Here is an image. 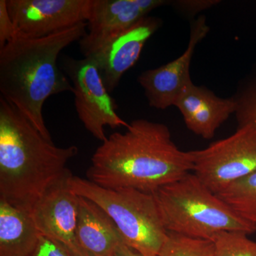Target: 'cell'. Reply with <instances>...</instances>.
<instances>
[{"label":"cell","mask_w":256,"mask_h":256,"mask_svg":"<svg viewBox=\"0 0 256 256\" xmlns=\"http://www.w3.org/2000/svg\"><path fill=\"white\" fill-rule=\"evenodd\" d=\"M191 151L178 149L164 124L133 120L96 150L88 180L101 188H130L148 194L193 172Z\"/></svg>","instance_id":"1"},{"label":"cell","mask_w":256,"mask_h":256,"mask_svg":"<svg viewBox=\"0 0 256 256\" xmlns=\"http://www.w3.org/2000/svg\"><path fill=\"white\" fill-rule=\"evenodd\" d=\"M76 146L48 140L12 104L0 99V198L31 212L34 205L70 170Z\"/></svg>","instance_id":"2"},{"label":"cell","mask_w":256,"mask_h":256,"mask_svg":"<svg viewBox=\"0 0 256 256\" xmlns=\"http://www.w3.org/2000/svg\"><path fill=\"white\" fill-rule=\"evenodd\" d=\"M87 23L42 38L16 34L0 48V92L48 140L43 107L50 96L74 92L73 85L58 68L60 52L86 34Z\"/></svg>","instance_id":"3"},{"label":"cell","mask_w":256,"mask_h":256,"mask_svg":"<svg viewBox=\"0 0 256 256\" xmlns=\"http://www.w3.org/2000/svg\"><path fill=\"white\" fill-rule=\"evenodd\" d=\"M152 194L168 232L212 242L222 232H256L193 172Z\"/></svg>","instance_id":"4"},{"label":"cell","mask_w":256,"mask_h":256,"mask_svg":"<svg viewBox=\"0 0 256 256\" xmlns=\"http://www.w3.org/2000/svg\"><path fill=\"white\" fill-rule=\"evenodd\" d=\"M68 184L76 194L92 200L105 210L126 245L144 256H159L168 232L152 194L130 188H102L73 174Z\"/></svg>","instance_id":"5"},{"label":"cell","mask_w":256,"mask_h":256,"mask_svg":"<svg viewBox=\"0 0 256 256\" xmlns=\"http://www.w3.org/2000/svg\"><path fill=\"white\" fill-rule=\"evenodd\" d=\"M193 173L213 193L256 172V126H238L229 137L191 151Z\"/></svg>","instance_id":"6"},{"label":"cell","mask_w":256,"mask_h":256,"mask_svg":"<svg viewBox=\"0 0 256 256\" xmlns=\"http://www.w3.org/2000/svg\"><path fill=\"white\" fill-rule=\"evenodd\" d=\"M64 68L73 84L75 108L84 127L96 139L104 142L105 127L127 128L116 112L118 106L106 88L95 63L90 58H66Z\"/></svg>","instance_id":"7"},{"label":"cell","mask_w":256,"mask_h":256,"mask_svg":"<svg viewBox=\"0 0 256 256\" xmlns=\"http://www.w3.org/2000/svg\"><path fill=\"white\" fill-rule=\"evenodd\" d=\"M90 0H6L18 34L42 38L86 22Z\"/></svg>","instance_id":"8"},{"label":"cell","mask_w":256,"mask_h":256,"mask_svg":"<svg viewBox=\"0 0 256 256\" xmlns=\"http://www.w3.org/2000/svg\"><path fill=\"white\" fill-rule=\"evenodd\" d=\"M210 32L204 16L192 24L188 48L182 54L170 63L142 72L138 82L144 89L149 105L164 110L175 106L183 92L193 84L190 64L197 45Z\"/></svg>","instance_id":"9"},{"label":"cell","mask_w":256,"mask_h":256,"mask_svg":"<svg viewBox=\"0 0 256 256\" xmlns=\"http://www.w3.org/2000/svg\"><path fill=\"white\" fill-rule=\"evenodd\" d=\"M159 20L146 16L132 28L102 42L85 56L95 63L109 92L139 60L146 42L159 28Z\"/></svg>","instance_id":"10"},{"label":"cell","mask_w":256,"mask_h":256,"mask_svg":"<svg viewBox=\"0 0 256 256\" xmlns=\"http://www.w3.org/2000/svg\"><path fill=\"white\" fill-rule=\"evenodd\" d=\"M164 0H90L86 33L80 40V50L86 56L111 37L126 31L152 10L168 4Z\"/></svg>","instance_id":"11"},{"label":"cell","mask_w":256,"mask_h":256,"mask_svg":"<svg viewBox=\"0 0 256 256\" xmlns=\"http://www.w3.org/2000/svg\"><path fill=\"white\" fill-rule=\"evenodd\" d=\"M69 172L36 202L31 214L43 236L72 247L78 245L76 228L78 213V196L69 188Z\"/></svg>","instance_id":"12"},{"label":"cell","mask_w":256,"mask_h":256,"mask_svg":"<svg viewBox=\"0 0 256 256\" xmlns=\"http://www.w3.org/2000/svg\"><path fill=\"white\" fill-rule=\"evenodd\" d=\"M175 107L191 132L210 140L230 114H235L237 102L234 98L218 97L206 88L192 84L180 96Z\"/></svg>","instance_id":"13"},{"label":"cell","mask_w":256,"mask_h":256,"mask_svg":"<svg viewBox=\"0 0 256 256\" xmlns=\"http://www.w3.org/2000/svg\"><path fill=\"white\" fill-rule=\"evenodd\" d=\"M76 239L79 246L94 256H114L117 248L124 242L105 210L95 202L80 196Z\"/></svg>","instance_id":"14"},{"label":"cell","mask_w":256,"mask_h":256,"mask_svg":"<svg viewBox=\"0 0 256 256\" xmlns=\"http://www.w3.org/2000/svg\"><path fill=\"white\" fill-rule=\"evenodd\" d=\"M42 236L30 212L0 198V256H30Z\"/></svg>","instance_id":"15"},{"label":"cell","mask_w":256,"mask_h":256,"mask_svg":"<svg viewBox=\"0 0 256 256\" xmlns=\"http://www.w3.org/2000/svg\"><path fill=\"white\" fill-rule=\"evenodd\" d=\"M235 213L256 228V172L217 194Z\"/></svg>","instance_id":"16"},{"label":"cell","mask_w":256,"mask_h":256,"mask_svg":"<svg viewBox=\"0 0 256 256\" xmlns=\"http://www.w3.org/2000/svg\"><path fill=\"white\" fill-rule=\"evenodd\" d=\"M159 256H215L214 242L168 232Z\"/></svg>","instance_id":"17"},{"label":"cell","mask_w":256,"mask_h":256,"mask_svg":"<svg viewBox=\"0 0 256 256\" xmlns=\"http://www.w3.org/2000/svg\"><path fill=\"white\" fill-rule=\"evenodd\" d=\"M248 234L239 232H222L213 240L215 256H256V242Z\"/></svg>","instance_id":"18"},{"label":"cell","mask_w":256,"mask_h":256,"mask_svg":"<svg viewBox=\"0 0 256 256\" xmlns=\"http://www.w3.org/2000/svg\"><path fill=\"white\" fill-rule=\"evenodd\" d=\"M236 100L237 108L235 114L239 126L247 124L256 126V82Z\"/></svg>","instance_id":"19"},{"label":"cell","mask_w":256,"mask_h":256,"mask_svg":"<svg viewBox=\"0 0 256 256\" xmlns=\"http://www.w3.org/2000/svg\"><path fill=\"white\" fill-rule=\"evenodd\" d=\"M15 35L16 31L8 12L6 0H0V48L12 41Z\"/></svg>","instance_id":"20"},{"label":"cell","mask_w":256,"mask_h":256,"mask_svg":"<svg viewBox=\"0 0 256 256\" xmlns=\"http://www.w3.org/2000/svg\"><path fill=\"white\" fill-rule=\"evenodd\" d=\"M30 256H70L64 244L42 236L34 252Z\"/></svg>","instance_id":"21"},{"label":"cell","mask_w":256,"mask_h":256,"mask_svg":"<svg viewBox=\"0 0 256 256\" xmlns=\"http://www.w3.org/2000/svg\"><path fill=\"white\" fill-rule=\"evenodd\" d=\"M218 3H220V1L216 0H181L176 2L175 4L178 5L180 9L195 14L208 9Z\"/></svg>","instance_id":"22"},{"label":"cell","mask_w":256,"mask_h":256,"mask_svg":"<svg viewBox=\"0 0 256 256\" xmlns=\"http://www.w3.org/2000/svg\"><path fill=\"white\" fill-rule=\"evenodd\" d=\"M114 256H144L132 248L128 246L124 242L120 244L116 249Z\"/></svg>","instance_id":"23"},{"label":"cell","mask_w":256,"mask_h":256,"mask_svg":"<svg viewBox=\"0 0 256 256\" xmlns=\"http://www.w3.org/2000/svg\"><path fill=\"white\" fill-rule=\"evenodd\" d=\"M65 247L68 250L70 256H94L84 250L78 245L72 247Z\"/></svg>","instance_id":"24"}]
</instances>
